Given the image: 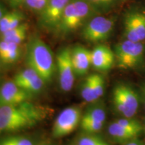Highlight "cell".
<instances>
[{"instance_id":"6da1fadb","label":"cell","mask_w":145,"mask_h":145,"mask_svg":"<svg viewBox=\"0 0 145 145\" xmlns=\"http://www.w3.org/2000/svg\"><path fill=\"white\" fill-rule=\"evenodd\" d=\"M51 109L30 100L0 107V134H10L31 128L44 121Z\"/></svg>"},{"instance_id":"7a4b0ae2","label":"cell","mask_w":145,"mask_h":145,"mask_svg":"<svg viewBox=\"0 0 145 145\" xmlns=\"http://www.w3.org/2000/svg\"><path fill=\"white\" fill-rule=\"evenodd\" d=\"M26 63L45 83L51 82L55 71L53 54L48 45L36 36L32 37L27 44Z\"/></svg>"},{"instance_id":"3957f363","label":"cell","mask_w":145,"mask_h":145,"mask_svg":"<svg viewBox=\"0 0 145 145\" xmlns=\"http://www.w3.org/2000/svg\"><path fill=\"white\" fill-rule=\"evenodd\" d=\"M99 10L88 0H71L65 8L57 29L62 34L75 31L95 16Z\"/></svg>"},{"instance_id":"277c9868","label":"cell","mask_w":145,"mask_h":145,"mask_svg":"<svg viewBox=\"0 0 145 145\" xmlns=\"http://www.w3.org/2000/svg\"><path fill=\"white\" fill-rule=\"evenodd\" d=\"M112 101L115 110L124 118H134L140 105V96L128 85L120 83L114 87Z\"/></svg>"},{"instance_id":"5b68a950","label":"cell","mask_w":145,"mask_h":145,"mask_svg":"<svg viewBox=\"0 0 145 145\" xmlns=\"http://www.w3.org/2000/svg\"><path fill=\"white\" fill-rule=\"evenodd\" d=\"M114 52L118 66L124 69L138 67L144 61V46L142 42L126 40L116 45Z\"/></svg>"},{"instance_id":"8992f818","label":"cell","mask_w":145,"mask_h":145,"mask_svg":"<svg viewBox=\"0 0 145 145\" xmlns=\"http://www.w3.org/2000/svg\"><path fill=\"white\" fill-rule=\"evenodd\" d=\"M114 20L101 16H95L85 24L81 31L83 39L91 42L106 40L114 28Z\"/></svg>"},{"instance_id":"52a82bcc","label":"cell","mask_w":145,"mask_h":145,"mask_svg":"<svg viewBox=\"0 0 145 145\" xmlns=\"http://www.w3.org/2000/svg\"><path fill=\"white\" fill-rule=\"evenodd\" d=\"M82 112L79 106H70L64 109L54 120L52 129V137L60 138L66 137L80 125Z\"/></svg>"},{"instance_id":"ba28073f","label":"cell","mask_w":145,"mask_h":145,"mask_svg":"<svg viewBox=\"0 0 145 145\" xmlns=\"http://www.w3.org/2000/svg\"><path fill=\"white\" fill-rule=\"evenodd\" d=\"M57 66L60 88L63 91H69L76 75L71 61V49L64 48L59 50L57 55Z\"/></svg>"},{"instance_id":"9c48e42d","label":"cell","mask_w":145,"mask_h":145,"mask_svg":"<svg viewBox=\"0 0 145 145\" xmlns=\"http://www.w3.org/2000/svg\"><path fill=\"white\" fill-rule=\"evenodd\" d=\"M124 32L126 40L142 42L145 40V11L132 10L124 17Z\"/></svg>"},{"instance_id":"30bf717a","label":"cell","mask_w":145,"mask_h":145,"mask_svg":"<svg viewBox=\"0 0 145 145\" xmlns=\"http://www.w3.org/2000/svg\"><path fill=\"white\" fill-rule=\"evenodd\" d=\"M71 0H48L46 6L40 12V23L48 28H57L61 17Z\"/></svg>"},{"instance_id":"8fae6325","label":"cell","mask_w":145,"mask_h":145,"mask_svg":"<svg viewBox=\"0 0 145 145\" xmlns=\"http://www.w3.org/2000/svg\"><path fill=\"white\" fill-rule=\"evenodd\" d=\"M32 94L18 87L15 83L8 81L0 88V107L11 106L30 100Z\"/></svg>"},{"instance_id":"7c38bea8","label":"cell","mask_w":145,"mask_h":145,"mask_svg":"<svg viewBox=\"0 0 145 145\" xmlns=\"http://www.w3.org/2000/svg\"><path fill=\"white\" fill-rule=\"evenodd\" d=\"M116 61L114 52L110 47L98 45L91 50V67L99 71L110 70Z\"/></svg>"},{"instance_id":"4fadbf2b","label":"cell","mask_w":145,"mask_h":145,"mask_svg":"<svg viewBox=\"0 0 145 145\" xmlns=\"http://www.w3.org/2000/svg\"><path fill=\"white\" fill-rule=\"evenodd\" d=\"M71 61L75 75H85L91 66V50L81 45L75 46L71 49Z\"/></svg>"},{"instance_id":"5bb4252c","label":"cell","mask_w":145,"mask_h":145,"mask_svg":"<svg viewBox=\"0 0 145 145\" xmlns=\"http://www.w3.org/2000/svg\"><path fill=\"white\" fill-rule=\"evenodd\" d=\"M108 134L114 140L118 142L125 143L138 137L136 132L126 129L114 122L108 126Z\"/></svg>"},{"instance_id":"9a60e30c","label":"cell","mask_w":145,"mask_h":145,"mask_svg":"<svg viewBox=\"0 0 145 145\" xmlns=\"http://www.w3.org/2000/svg\"><path fill=\"white\" fill-rule=\"evenodd\" d=\"M21 49L19 45L4 40L0 42V59L6 63H14L19 59Z\"/></svg>"},{"instance_id":"2e32d148","label":"cell","mask_w":145,"mask_h":145,"mask_svg":"<svg viewBox=\"0 0 145 145\" xmlns=\"http://www.w3.org/2000/svg\"><path fill=\"white\" fill-rule=\"evenodd\" d=\"M28 30V25L26 23H22L19 26L8 30L2 34L1 38L4 41L12 42L14 44H21L26 38Z\"/></svg>"},{"instance_id":"e0dca14e","label":"cell","mask_w":145,"mask_h":145,"mask_svg":"<svg viewBox=\"0 0 145 145\" xmlns=\"http://www.w3.org/2000/svg\"><path fill=\"white\" fill-rule=\"evenodd\" d=\"M106 119V112L104 107L93 106L87 109L83 114L81 122L104 123Z\"/></svg>"},{"instance_id":"ac0fdd59","label":"cell","mask_w":145,"mask_h":145,"mask_svg":"<svg viewBox=\"0 0 145 145\" xmlns=\"http://www.w3.org/2000/svg\"><path fill=\"white\" fill-rule=\"evenodd\" d=\"M81 95L87 102L91 103L97 100L94 91L91 75H89L83 81L81 88Z\"/></svg>"},{"instance_id":"d6986e66","label":"cell","mask_w":145,"mask_h":145,"mask_svg":"<svg viewBox=\"0 0 145 145\" xmlns=\"http://www.w3.org/2000/svg\"><path fill=\"white\" fill-rule=\"evenodd\" d=\"M38 76H39V74L35 71L28 67L16 74L14 78L13 81L18 87L22 88L25 85L33 80L34 78Z\"/></svg>"},{"instance_id":"ffe728a7","label":"cell","mask_w":145,"mask_h":145,"mask_svg":"<svg viewBox=\"0 0 145 145\" xmlns=\"http://www.w3.org/2000/svg\"><path fill=\"white\" fill-rule=\"evenodd\" d=\"M76 145H109L104 138L95 134L84 133L75 142Z\"/></svg>"},{"instance_id":"44dd1931","label":"cell","mask_w":145,"mask_h":145,"mask_svg":"<svg viewBox=\"0 0 145 145\" xmlns=\"http://www.w3.org/2000/svg\"><path fill=\"white\" fill-rule=\"evenodd\" d=\"M0 145H34L30 139L22 136H7L0 138Z\"/></svg>"},{"instance_id":"7402d4cb","label":"cell","mask_w":145,"mask_h":145,"mask_svg":"<svg viewBox=\"0 0 145 145\" xmlns=\"http://www.w3.org/2000/svg\"><path fill=\"white\" fill-rule=\"evenodd\" d=\"M45 83V81L40 76H38L34 78L33 80L25 85L22 89L32 95L33 93H39L40 91L44 88Z\"/></svg>"},{"instance_id":"603a6c76","label":"cell","mask_w":145,"mask_h":145,"mask_svg":"<svg viewBox=\"0 0 145 145\" xmlns=\"http://www.w3.org/2000/svg\"><path fill=\"white\" fill-rule=\"evenodd\" d=\"M92 81L95 94L97 99L104 95L105 89V80L104 77L97 73L91 74Z\"/></svg>"},{"instance_id":"cb8c5ba5","label":"cell","mask_w":145,"mask_h":145,"mask_svg":"<svg viewBox=\"0 0 145 145\" xmlns=\"http://www.w3.org/2000/svg\"><path fill=\"white\" fill-rule=\"evenodd\" d=\"M16 14V12H10L6 14H3L0 19V32L1 34L8 31L10 28V25Z\"/></svg>"},{"instance_id":"d4e9b609","label":"cell","mask_w":145,"mask_h":145,"mask_svg":"<svg viewBox=\"0 0 145 145\" xmlns=\"http://www.w3.org/2000/svg\"><path fill=\"white\" fill-rule=\"evenodd\" d=\"M48 1V0H26L24 3L31 10L40 12L46 6Z\"/></svg>"},{"instance_id":"484cf974","label":"cell","mask_w":145,"mask_h":145,"mask_svg":"<svg viewBox=\"0 0 145 145\" xmlns=\"http://www.w3.org/2000/svg\"><path fill=\"white\" fill-rule=\"evenodd\" d=\"M88 1L99 8L111 6L118 2L120 0H88Z\"/></svg>"},{"instance_id":"4316f807","label":"cell","mask_w":145,"mask_h":145,"mask_svg":"<svg viewBox=\"0 0 145 145\" xmlns=\"http://www.w3.org/2000/svg\"><path fill=\"white\" fill-rule=\"evenodd\" d=\"M123 145H145L142 140H139L138 138L132 139V140L125 142Z\"/></svg>"},{"instance_id":"83f0119b","label":"cell","mask_w":145,"mask_h":145,"mask_svg":"<svg viewBox=\"0 0 145 145\" xmlns=\"http://www.w3.org/2000/svg\"><path fill=\"white\" fill-rule=\"evenodd\" d=\"M141 98L142 99L143 104L145 108V83L141 86Z\"/></svg>"},{"instance_id":"f1b7e54d","label":"cell","mask_w":145,"mask_h":145,"mask_svg":"<svg viewBox=\"0 0 145 145\" xmlns=\"http://www.w3.org/2000/svg\"><path fill=\"white\" fill-rule=\"evenodd\" d=\"M9 1L13 5H18L22 3H24L26 0H9Z\"/></svg>"},{"instance_id":"f546056e","label":"cell","mask_w":145,"mask_h":145,"mask_svg":"<svg viewBox=\"0 0 145 145\" xmlns=\"http://www.w3.org/2000/svg\"><path fill=\"white\" fill-rule=\"evenodd\" d=\"M3 15V10H2V9H1V6H0V19H1V17H2Z\"/></svg>"},{"instance_id":"4dcf8cb0","label":"cell","mask_w":145,"mask_h":145,"mask_svg":"<svg viewBox=\"0 0 145 145\" xmlns=\"http://www.w3.org/2000/svg\"><path fill=\"white\" fill-rule=\"evenodd\" d=\"M36 145H52V144H48V143H46V142H42V143H40V144H36Z\"/></svg>"},{"instance_id":"1f68e13d","label":"cell","mask_w":145,"mask_h":145,"mask_svg":"<svg viewBox=\"0 0 145 145\" xmlns=\"http://www.w3.org/2000/svg\"><path fill=\"white\" fill-rule=\"evenodd\" d=\"M69 145H76L75 143H73V144H69Z\"/></svg>"},{"instance_id":"d6a6232c","label":"cell","mask_w":145,"mask_h":145,"mask_svg":"<svg viewBox=\"0 0 145 145\" xmlns=\"http://www.w3.org/2000/svg\"><path fill=\"white\" fill-rule=\"evenodd\" d=\"M144 131L145 132V124H144Z\"/></svg>"}]
</instances>
